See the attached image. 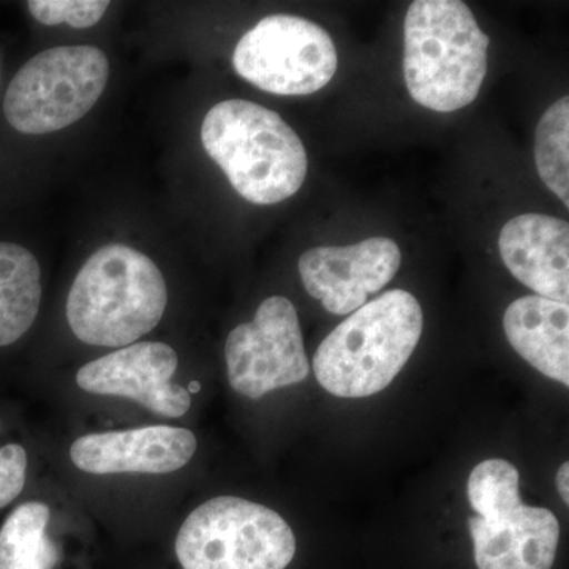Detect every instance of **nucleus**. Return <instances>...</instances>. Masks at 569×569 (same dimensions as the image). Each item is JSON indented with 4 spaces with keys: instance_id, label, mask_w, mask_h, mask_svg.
Instances as JSON below:
<instances>
[{
    "instance_id": "nucleus-14",
    "label": "nucleus",
    "mask_w": 569,
    "mask_h": 569,
    "mask_svg": "<svg viewBox=\"0 0 569 569\" xmlns=\"http://www.w3.org/2000/svg\"><path fill=\"white\" fill-rule=\"evenodd\" d=\"M508 342L542 376L569 385V307L563 302L523 296L503 317Z\"/></svg>"
},
{
    "instance_id": "nucleus-21",
    "label": "nucleus",
    "mask_w": 569,
    "mask_h": 569,
    "mask_svg": "<svg viewBox=\"0 0 569 569\" xmlns=\"http://www.w3.org/2000/svg\"><path fill=\"white\" fill-rule=\"evenodd\" d=\"M557 489H559L560 497L563 498L565 505L569 503V466L568 462L561 463L559 471H557Z\"/></svg>"
},
{
    "instance_id": "nucleus-13",
    "label": "nucleus",
    "mask_w": 569,
    "mask_h": 569,
    "mask_svg": "<svg viewBox=\"0 0 569 569\" xmlns=\"http://www.w3.org/2000/svg\"><path fill=\"white\" fill-rule=\"evenodd\" d=\"M501 260L537 296L569 302V224L542 213L509 220L498 238Z\"/></svg>"
},
{
    "instance_id": "nucleus-15",
    "label": "nucleus",
    "mask_w": 569,
    "mask_h": 569,
    "mask_svg": "<svg viewBox=\"0 0 569 569\" xmlns=\"http://www.w3.org/2000/svg\"><path fill=\"white\" fill-rule=\"evenodd\" d=\"M41 271L26 247L0 242V347L20 340L39 316Z\"/></svg>"
},
{
    "instance_id": "nucleus-7",
    "label": "nucleus",
    "mask_w": 569,
    "mask_h": 569,
    "mask_svg": "<svg viewBox=\"0 0 569 569\" xmlns=\"http://www.w3.org/2000/svg\"><path fill=\"white\" fill-rule=\"evenodd\" d=\"M337 50L317 22L272 14L244 33L233 52L239 77L274 96H310L335 78Z\"/></svg>"
},
{
    "instance_id": "nucleus-5",
    "label": "nucleus",
    "mask_w": 569,
    "mask_h": 569,
    "mask_svg": "<svg viewBox=\"0 0 569 569\" xmlns=\"http://www.w3.org/2000/svg\"><path fill=\"white\" fill-rule=\"evenodd\" d=\"M295 553V533L282 516L238 497L200 505L176 538L182 569H284Z\"/></svg>"
},
{
    "instance_id": "nucleus-18",
    "label": "nucleus",
    "mask_w": 569,
    "mask_h": 569,
    "mask_svg": "<svg viewBox=\"0 0 569 569\" xmlns=\"http://www.w3.org/2000/svg\"><path fill=\"white\" fill-rule=\"evenodd\" d=\"M467 493L478 518L516 507L522 503L518 468L503 459L485 460L471 471Z\"/></svg>"
},
{
    "instance_id": "nucleus-16",
    "label": "nucleus",
    "mask_w": 569,
    "mask_h": 569,
    "mask_svg": "<svg viewBox=\"0 0 569 569\" xmlns=\"http://www.w3.org/2000/svg\"><path fill=\"white\" fill-rule=\"evenodd\" d=\"M50 508L40 501L22 503L0 527V569H52L59 552L48 537Z\"/></svg>"
},
{
    "instance_id": "nucleus-19",
    "label": "nucleus",
    "mask_w": 569,
    "mask_h": 569,
    "mask_svg": "<svg viewBox=\"0 0 569 569\" xmlns=\"http://www.w3.org/2000/svg\"><path fill=\"white\" fill-rule=\"evenodd\" d=\"M110 7L107 0H31L28 9L44 26L69 24L74 29H88L102 20Z\"/></svg>"
},
{
    "instance_id": "nucleus-17",
    "label": "nucleus",
    "mask_w": 569,
    "mask_h": 569,
    "mask_svg": "<svg viewBox=\"0 0 569 569\" xmlns=\"http://www.w3.org/2000/svg\"><path fill=\"white\" fill-rule=\"evenodd\" d=\"M535 162L541 181L569 206V99L561 97L542 114L535 134Z\"/></svg>"
},
{
    "instance_id": "nucleus-8",
    "label": "nucleus",
    "mask_w": 569,
    "mask_h": 569,
    "mask_svg": "<svg viewBox=\"0 0 569 569\" xmlns=\"http://www.w3.org/2000/svg\"><path fill=\"white\" fill-rule=\"evenodd\" d=\"M224 358L231 388L249 399L305 381L310 366L293 302L283 296L261 302L253 321L228 336Z\"/></svg>"
},
{
    "instance_id": "nucleus-10",
    "label": "nucleus",
    "mask_w": 569,
    "mask_h": 569,
    "mask_svg": "<svg viewBox=\"0 0 569 569\" xmlns=\"http://www.w3.org/2000/svg\"><path fill=\"white\" fill-rule=\"evenodd\" d=\"M178 365V355L167 343L138 342L82 366L77 383L91 395L126 397L152 413L181 418L192 396L171 383Z\"/></svg>"
},
{
    "instance_id": "nucleus-6",
    "label": "nucleus",
    "mask_w": 569,
    "mask_h": 569,
    "mask_svg": "<svg viewBox=\"0 0 569 569\" xmlns=\"http://www.w3.org/2000/svg\"><path fill=\"white\" fill-rule=\"evenodd\" d=\"M110 62L89 44L41 51L14 74L3 112L14 130L26 134L59 132L96 107L107 88Z\"/></svg>"
},
{
    "instance_id": "nucleus-3",
    "label": "nucleus",
    "mask_w": 569,
    "mask_h": 569,
    "mask_svg": "<svg viewBox=\"0 0 569 569\" xmlns=\"http://www.w3.org/2000/svg\"><path fill=\"white\" fill-rule=\"evenodd\" d=\"M403 74L415 102L437 112L462 110L488 73L489 37L460 0H417L408 7Z\"/></svg>"
},
{
    "instance_id": "nucleus-4",
    "label": "nucleus",
    "mask_w": 569,
    "mask_h": 569,
    "mask_svg": "<svg viewBox=\"0 0 569 569\" xmlns=\"http://www.w3.org/2000/svg\"><path fill=\"white\" fill-rule=\"evenodd\" d=\"M201 141L236 192L253 204H277L301 189L309 159L298 133L249 100H224L206 114Z\"/></svg>"
},
{
    "instance_id": "nucleus-9",
    "label": "nucleus",
    "mask_w": 569,
    "mask_h": 569,
    "mask_svg": "<svg viewBox=\"0 0 569 569\" xmlns=\"http://www.w3.org/2000/svg\"><path fill=\"white\" fill-rule=\"evenodd\" d=\"M402 253L389 238H369L348 247H317L299 258L307 293L335 316H348L366 305L399 272Z\"/></svg>"
},
{
    "instance_id": "nucleus-20",
    "label": "nucleus",
    "mask_w": 569,
    "mask_h": 569,
    "mask_svg": "<svg viewBox=\"0 0 569 569\" xmlns=\"http://www.w3.org/2000/svg\"><path fill=\"white\" fill-rule=\"evenodd\" d=\"M28 475V452L21 445L0 448V508L9 507L24 489Z\"/></svg>"
},
{
    "instance_id": "nucleus-2",
    "label": "nucleus",
    "mask_w": 569,
    "mask_h": 569,
    "mask_svg": "<svg viewBox=\"0 0 569 569\" xmlns=\"http://www.w3.org/2000/svg\"><path fill=\"white\" fill-rule=\"evenodd\" d=\"M167 305V282L151 258L133 247L110 244L74 277L67 320L88 346L123 348L157 328Z\"/></svg>"
},
{
    "instance_id": "nucleus-11",
    "label": "nucleus",
    "mask_w": 569,
    "mask_h": 569,
    "mask_svg": "<svg viewBox=\"0 0 569 569\" xmlns=\"http://www.w3.org/2000/svg\"><path fill=\"white\" fill-rule=\"evenodd\" d=\"M197 451L189 429L171 426L91 433L70 448L74 467L91 475H167L181 470Z\"/></svg>"
},
{
    "instance_id": "nucleus-1",
    "label": "nucleus",
    "mask_w": 569,
    "mask_h": 569,
    "mask_svg": "<svg viewBox=\"0 0 569 569\" xmlns=\"http://www.w3.org/2000/svg\"><path fill=\"white\" fill-rule=\"evenodd\" d=\"M425 328L421 305L406 290L366 302L318 347L313 372L332 396L362 399L383 391L418 347Z\"/></svg>"
},
{
    "instance_id": "nucleus-12",
    "label": "nucleus",
    "mask_w": 569,
    "mask_h": 569,
    "mask_svg": "<svg viewBox=\"0 0 569 569\" xmlns=\"http://www.w3.org/2000/svg\"><path fill=\"white\" fill-rule=\"evenodd\" d=\"M478 569H552L560 523L546 508L516 507L468 519Z\"/></svg>"
}]
</instances>
